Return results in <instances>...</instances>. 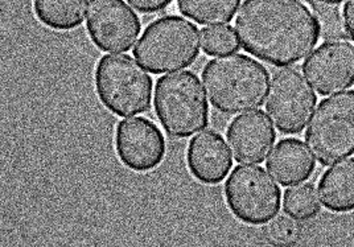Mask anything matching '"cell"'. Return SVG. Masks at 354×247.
<instances>
[{"instance_id": "1", "label": "cell", "mask_w": 354, "mask_h": 247, "mask_svg": "<svg viewBox=\"0 0 354 247\" xmlns=\"http://www.w3.org/2000/svg\"><path fill=\"white\" fill-rule=\"evenodd\" d=\"M236 33L245 52L274 66H290L312 53L322 27L303 0H245Z\"/></svg>"}, {"instance_id": "2", "label": "cell", "mask_w": 354, "mask_h": 247, "mask_svg": "<svg viewBox=\"0 0 354 247\" xmlns=\"http://www.w3.org/2000/svg\"><path fill=\"white\" fill-rule=\"evenodd\" d=\"M203 82L212 106L233 116L263 104L270 74L261 62L249 56L223 55L207 62Z\"/></svg>"}, {"instance_id": "3", "label": "cell", "mask_w": 354, "mask_h": 247, "mask_svg": "<svg viewBox=\"0 0 354 247\" xmlns=\"http://www.w3.org/2000/svg\"><path fill=\"white\" fill-rule=\"evenodd\" d=\"M201 32L177 15L162 16L145 29L133 46V57L153 74L176 72L191 66L200 55Z\"/></svg>"}, {"instance_id": "4", "label": "cell", "mask_w": 354, "mask_h": 247, "mask_svg": "<svg viewBox=\"0 0 354 247\" xmlns=\"http://www.w3.org/2000/svg\"><path fill=\"white\" fill-rule=\"evenodd\" d=\"M153 107L165 134L185 139L205 129L209 122L207 95L193 72L162 75L155 86Z\"/></svg>"}, {"instance_id": "5", "label": "cell", "mask_w": 354, "mask_h": 247, "mask_svg": "<svg viewBox=\"0 0 354 247\" xmlns=\"http://www.w3.org/2000/svg\"><path fill=\"white\" fill-rule=\"evenodd\" d=\"M94 84L100 101L114 116H139L151 107L152 78L127 55L101 58L95 66Z\"/></svg>"}, {"instance_id": "6", "label": "cell", "mask_w": 354, "mask_h": 247, "mask_svg": "<svg viewBox=\"0 0 354 247\" xmlns=\"http://www.w3.org/2000/svg\"><path fill=\"white\" fill-rule=\"evenodd\" d=\"M306 130V143L322 165H332L354 154V90L319 103Z\"/></svg>"}, {"instance_id": "7", "label": "cell", "mask_w": 354, "mask_h": 247, "mask_svg": "<svg viewBox=\"0 0 354 247\" xmlns=\"http://www.w3.org/2000/svg\"><path fill=\"white\" fill-rule=\"evenodd\" d=\"M227 208L248 225L268 223L281 210V192L262 167L238 165L225 183Z\"/></svg>"}, {"instance_id": "8", "label": "cell", "mask_w": 354, "mask_h": 247, "mask_svg": "<svg viewBox=\"0 0 354 247\" xmlns=\"http://www.w3.org/2000/svg\"><path fill=\"white\" fill-rule=\"evenodd\" d=\"M316 103L315 91L297 69L284 68L274 72L266 110L281 134H299L304 130Z\"/></svg>"}, {"instance_id": "9", "label": "cell", "mask_w": 354, "mask_h": 247, "mask_svg": "<svg viewBox=\"0 0 354 247\" xmlns=\"http://www.w3.org/2000/svg\"><path fill=\"white\" fill-rule=\"evenodd\" d=\"M86 29L100 51L124 53L136 44L142 23L123 0H88Z\"/></svg>"}, {"instance_id": "10", "label": "cell", "mask_w": 354, "mask_h": 247, "mask_svg": "<svg viewBox=\"0 0 354 247\" xmlns=\"http://www.w3.org/2000/svg\"><path fill=\"white\" fill-rule=\"evenodd\" d=\"M115 151L129 170L149 172L162 164L167 143L162 130L153 122L146 118H131L117 126Z\"/></svg>"}, {"instance_id": "11", "label": "cell", "mask_w": 354, "mask_h": 247, "mask_svg": "<svg viewBox=\"0 0 354 247\" xmlns=\"http://www.w3.org/2000/svg\"><path fill=\"white\" fill-rule=\"evenodd\" d=\"M303 72L320 95L349 89L354 84V44L342 39L322 44L303 62Z\"/></svg>"}, {"instance_id": "12", "label": "cell", "mask_w": 354, "mask_h": 247, "mask_svg": "<svg viewBox=\"0 0 354 247\" xmlns=\"http://www.w3.org/2000/svg\"><path fill=\"white\" fill-rule=\"evenodd\" d=\"M234 159L241 164H261L277 140V132L262 110L236 116L226 131Z\"/></svg>"}, {"instance_id": "13", "label": "cell", "mask_w": 354, "mask_h": 247, "mask_svg": "<svg viewBox=\"0 0 354 247\" xmlns=\"http://www.w3.org/2000/svg\"><path fill=\"white\" fill-rule=\"evenodd\" d=\"M187 164L193 177L207 185L220 184L233 167L227 145L216 131L197 134L188 145Z\"/></svg>"}, {"instance_id": "14", "label": "cell", "mask_w": 354, "mask_h": 247, "mask_svg": "<svg viewBox=\"0 0 354 247\" xmlns=\"http://www.w3.org/2000/svg\"><path fill=\"white\" fill-rule=\"evenodd\" d=\"M266 165L283 187L307 181L316 170V163L310 151L301 140L295 138L283 139L275 145Z\"/></svg>"}, {"instance_id": "15", "label": "cell", "mask_w": 354, "mask_h": 247, "mask_svg": "<svg viewBox=\"0 0 354 247\" xmlns=\"http://www.w3.org/2000/svg\"><path fill=\"white\" fill-rule=\"evenodd\" d=\"M319 199L333 213L354 210V158L344 159L328 168L319 181Z\"/></svg>"}, {"instance_id": "16", "label": "cell", "mask_w": 354, "mask_h": 247, "mask_svg": "<svg viewBox=\"0 0 354 247\" xmlns=\"http://www.w3.org/2000/svg\"><path fill=\"white\" fill-rule=\"evenodd\" d=\"M88 0H33L37 20L55 30H72L84 23Z\"/></svg>"}, {"instance_id": "17", "label": "cell", "mask_w": 354, "mask_h": 247, "mask_svg": "<svg viewBox=\"0 0 354 247\" xmlns=\"http://www.w3.org/2000/svg\"><path fill=\"white\" fill-rule=\"evenodd\" d=\"M241 0H177L178 11L203 26L230 23Z\"/></svg>"}, {"instance_id": "18", "label": "cell", "mask_w": 354, "mask_h": 247, "mask_svg": "<svg viewBox=\"0 0 354 247\" xmlns=\"http://www.w3.org/2000/svg\"><path fill=\"white\" fill-rule=\"evenodd\" d=\"M283 209L287 216L299 221L316 217L320 212L316 189L312 184H300L287 189L283 197Z\"/></svg>"}, {"instance_id": "19", "label": "cell", "mask_w": 354, "mask_h": 247, "mask_svg": "<svg viewBox=\"0 0 354 247\" xmlns=\"http://www.w3.org/2000/svg\"><path fill=\"white\" fill-rule=\"evenodd\" d=\"M201 46L207 56L236 53L241 48L236 33L229 24L213 26L201 30Z\"/></svg>"}, {"instance_id": "20", "label": "cell", "mask_w": 354, "mask_h": 247, "mask_svg": "<svg viewBox=\"0 0 354 247\" xmlns=\"http://www.w3.org/2000/svg\"><path fill=\"white\" fill-rule=\"evenodd\" d=\"M266 235L274 245H292L300 237V226L292 217L275 216L267 225Z\"/></svg>"}, {"instance_id": "21", "label": "cell", "mask_w": 354, "mask_h": 247, "mask_svg": "<svg viewBox=\"0 0 354 247\" xmlns=\"http://www.w3.org/2000/svg\"><path fill=\"white\" fill-rule=\"evenodd\" d=\"M319 21L322 27V35L325 39H332V40H339L342 37L344 33V21H341L339 15L336 10L325 8L324 12L322 11L319 14Z\"/></svg>"}, {"instance_id": "22", "label": "cell", "mask_w": 354, "mask_h": 247, "mask_svg": "<svg viewBox=\"0 0 354 247\" xmlns=\"http://www.w3.org/2000/svg\"><path fill=\"white\" fill-rule=\"evenodd\" d=\"M129 4L140 14H155L167 8L174 0H127Z\"/></svg>"}, {"instance_id": "23", "label": "cell", "mask_w": 354, "mask_h": 247, "mask_svg": "<svg viewBox=\"0 0 354 247\" xmlns=\"http://www.w3.org/2000/svg\"><path fill=\"white\" fill-rule=\"evenodd\" d=\"M342 21L348 36L354 43V0H346L342 8Z\"/></svg>"}, {"instance_id": "24", "label": "cell", "mask_w": 354, "mask_h": 247, "mask_svg": "<svg viewBox=\"0 0 354 247\" xmlns=\"http://www.w3.org/2000/svg\"><path fill=\"white\" fill-rule=\"evenodd\" d=\"M316 1L323 3V4H326V6H333V4H339V3H342L344 0H316Z\"/></svg>"}]
</instances>
